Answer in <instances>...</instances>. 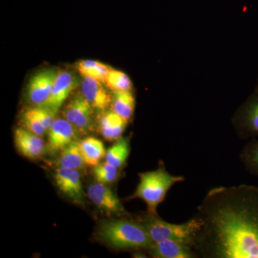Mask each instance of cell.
Instances as JSON below:
<instances>
[{
    "mask_svg": "<svg viewBox=\"0 0 258 258\" xmlns=\"http://www.w3.org/2000/svg\"><path fill=\"white\" fill-rule=\"evenodd\" d=\"M232 123L241 139L258 138V91H254L236 111Z\"/></svg>",
    "mask_w": 258,
    "mask_h": 258,
    "instance_id": "cell-5",
    "label": "cell"
},
{
    "mask_svg": "<svg viewBox=\"0 0 258 258\" xmlns=\"http://www.w3.org/2000/svg\"><path fill=\"white\" fill-rule=\"evenodd\" d=\"M255 91H258V83H257V86H256Z\"/></svg>",
    "mask_w": 258,
    "mask_h": 258,
    "instance_id": "cell-26",
    "label": "cell"
},
{
    "mask_svg": "<svg viewBox=\"0 0 258 258\" xmlns=\"http://www.w3.org/2000/svg\"><path fill=\"white\" fill-rule=\"evenodd\" d=\"M30 109L32 113L41 122L47 132L50 129L54 120H55V115L57 113L44 106H35Z\"/></svg>",
    "mask_w": 258,
    "mask_h": 258,
    "instance_id": "cell-25",
    "label": "cell"
},
{
    "mask_svg": "<svg viewBox=\"0 0 258 258\" xmlns=\"http://www.w3.org/2000/svg\"><path fill=\"white\" fill-rule=\"evenodd\" d=\"M192 218L196 257L258 258V187L212 188Z\"/></svg>",
    "mask_w": 258,
    "mask_h": 258,
    "instance_id": "cell-1",
    "label": "cell"
},
{
    "mask_svg": "<svg viewBox=\"0 0 258 258\" xmlns=\"http://www.w3.org/2000/svg\"><path fill=\"white\" fill-rule=\"evenodd\" d=\"M118 168L109 163H102L94 166L93 170V176L96 182L108 184L116 180L118 175Z\"/></svg>",
    "mask_w": 258,
    "mask_h": 258,
    "instance_id": "cell-23",
    "label": "cell"
},
{
    "mask_svg": "<svg viewBox=\"0 0 258 258\" xmlns=\"http://www.w3.org/2000/svg\"><path fill=\"white\" fill-rule=\"evenodd\" d=\"M57 164L59 167L76 170L82 169L86 166L80 149L79 141L73 142L60 152Z\"/></svg>",
    "mask_w": 258,
    "mask_h": 258,
    "instance_id": "cell-19",
    "label": "cell"
},
{
    "mask_svg": "<svg viewBox=\"0 0 258 258\" xmlns=\"http://www.w3.org/2000/svg\"><path fill=\"white\" fill-rule=\"evenodd\" d=\"M97 237L112 248L149 249L153 242L139 220L113 219L101 222L97 230Z\"/></svg>",
    "mask_w": 258,
    "mask_h": 258,
    "instance_id": "cell-2",
    "label": "cell"
},
{
    "mask_svg": "<svg viewBox=\"0 0 258 258\" xmlns=\"http://www.w3.org/2000/svg\"><path fill=\"white\" fill-rule=\"evenodd\" d=\"M78 85V80L71 73L59 72L52 86L50 96L42 106L57 113L61 106L66 101Z\"/></svg>",
    "mask_w": 258,
    "mask_h": 258,
    "instance_id": "cell-11",
    "label": "cell"
},
{
    "mask_svg": "<svg viewBox=\"0 0 258 258\" xmlns=\"http://www.w3.org/2000/svg\"><path fill=\"white\" fill-rule=\"evenodd\" d=\"M58 71L54 69H43L32 76L27 86V97L35 106H42L50 96Z\"/></svg>",
    "mask_w": 258,
    "mask_h": 258,
    "instance_id": "cell-7",
    "label": "cell"
},
{
    "mask_svg": "<svg viewBox=\"0 0 258 258\" xmlns=\"http://www.w3.org/2000/svg\"><path fill=\"white\" fill-rule=\"evenodd\" d=\"M139 220L147 230L153 243L171 239L183 241L191 246L196 230V223L192 217L184 223L173 224L164 221L158 215L148 213Z\"/></svg>",
    "mask_w": 258,
    "mask_h": 258,
    "instance_id": "cell-4",
    "label": "cell"
},
{
    "mask_svg": "<svg viewBox=\"0 0 258 258\" xmlns=\"http://www.w3.org/2000/svg\"><path fill=\"white\" fill-rule=\"evenodd\" d=\"M111 68L96 60H81L78 63V71L83 77L93 78L104 82Z\"/></svg>",
    "mask_w": 258,
    "mask_h": 258,
    "instance_id": "cell-21",
    "label": "cell"
},
{
    "mask_svg": "<svg viewBox=\"0 0 258 258\" xmlns=\"http://www.w3.org/2000/svg\"><path fill=\"white\" fill-rule=\"evenodd\" d=\"M111 106L113 111L128 122L133 117L136 106L132 91H113Z\"/></svg>",
    "mask_w": 258,
    "mask_h": 258,
    "instance_id": "cell-17",
    "label": "cell"
},
{
    "mask_svg": "<svg viewBox=\"0 0 258 258\" xmlns=\"http://www.w3.org/2000/svg\"><path fill=\"white\" fill-rule=\"evenodd\" d=\"M240 159L246 170L258 177V138L249 139L241 151Z\"/></svg>",
    "mask_w": 258,
    "mask_h": 258,
    "instance_id": "cell-20",
    "label": "cell"
},
{
    "mask_svg": "<svg viewBox=\"0 0 258 258\" xmlns=\"http://www.w3.org/2000/svg\"><path fill=\"white\" fill-rule=\"evenodd\" d=\"M55 184L61 192L77 205L85 203V193L79 170L58 167L55 170Z\"/></svg>",
    "mask_w": 258,
    "mask_h": 258,
    "instance_id": "cell-8",
    "label": "cell"
},
{
    "mask_svg": "<svg viewBox=\"0 0 258 258\" xmlns=\"http://www.w3.org/2000/svg\"><path fill=\"white\" fill-rule=\"evenodd\" d=\"M128 121L114 111H104L99 120V128L103 138L108 142L121 138Z\"/></svg>",
    "mask_w": 258,
    "mask_h": 258,
    "instance_id": "cell-15",
    "label": "cell"
},
{
    "mask_svg": "<svg viewBox=\"0 0 258 258\" xmlns=\"http://www.w3.org/2000/svg\"><path fill=\"white\" fill-rule=\"evenodd\" d=\"M47 133L46 151L50 154L62 152L70 144L77 141V131L64 118H56Z\"/></svg>",
    "mask_w": 258,
    "mask_h": 258,
    "instance_id": "cell-10",
    "label": "cell"
},
{
    "mask_svg": "<svg viewBox=\"0 0 258 258\" xmlns=\"http://www.w3.org/2000/svg\"><path fill=\"white\" fill-rule=\"evenodd\" d=\"M104 83L106 87L113 92L132 91L133 89V83L128 75L118 70H110Z\"/></svg>",
    "mask_w": 258,
    "mask_h": 258,
    "instance_id": "cell-22",
    "label": "cell"
},
{
    "mask_svg": "<svg viewBox=\"0 0 258 258\" xmlns=\"http://www.w3.org/2000/svg\"><path fill=\"white\" fill-rule=\"evenodd\" d=\"M88 198L102 211L108 215H123L125 209L116 194L106 184L93 183L88 188Z\"/></svg>",
    "mask_w": 258,
    "mask_h": 258,
    "instance_id": "cell-9",
    "label": "cell"
},
{
    "mask_svg": "<svg viewBox=\"0 0 258 258\" xmlns=\"http://www.w3.org/2000/svg\"><path fill=\"white\" fill-rule=\"evenodd\" d=\"M94 108L82 94L73 98L63 111V116L79 133H87L93 125Z\"/></svg>",
    "mask_w": 258,
    "mask_h": 258,
    "instance_id": "cell-6",
    "label": "cell"
},
{
    "mask_svg": "<svg viewBox=\"0 0 258 258\" xmlns=\"http://www.w3.org/2000/svg\"><path fill=\"white\" fill-rule=\"evenodd\" d=\"M149 251L150 255L155 258L196 257L189 244L171 239L154 242Z\"/></svg>",
    "mask_w": 258,
    "mask_h": 258,
    "instance_id": "cell-14",
    "label": "cell"
},
{
    "mask_svg": "<svg viewBox=\"0 0 258 258\" xmlns=\"http://www.w3.org/2000/svg\"><path fill=\"white\" fill-rule=\"evenodd\" d=\"M130 152V138L121 137L106 151L105 159L107 162L120 169L126 163Z\"/></svg>",
    "mask_w": 258,
    "mask_h": 258,
    "instance_id": "cell-18",
    "label": "cell"
},
{
    "mask_svg": "<svg viewBox=\"0 0 258 258\" xmlns=\"http://www.w3.org/2000/svg\"><path fill=\"white\" fill-rule=\"evenodd\" d=\"M14 142L20 154L28 159H37L46 151V145L41 137L23 127L15 131Z\"/></svg>",
    "mask_w": 258,
    "mask_h": 258,
    "instance_id": "cell-13",
    "label": "cell"
},
{
    "mask_svg": "<svg viewBox=\"0 0 258 258\" xmlns=\"http://www.w3.org/2000/svg\"><path fill=\"white\" fill-rule=\"evenodd\" d=\"M21 122L23 128L28 129L32 133L42 137L46 134L47 130L41 122L35 116L30 108L23 112L21 116Z\"/></svg>",
    "mask_w": 258,
    "mask_h": 258,
    "instance_id": "cell-24",
    "label": "cell"
},
{
    "mask_svg": "<svg viewBox=\"0 0 258 258\" xmlns=\"http://www.w3.org/2000/svg\"><path fill=\"white\" fill-rule=\"evenodd\" d=\"M80 149L86 165L96 166L106 157L104 144L100 139L87 137L79 141Z\"/></svg>",
    "mask_w": 258,
    "mask_h": 258,
    "instance_id": "cell-16",
    "label": "cell"
},
{
    "mask_svg": "<svg viewBox=\"0 0 258 258\" xmlns=\"http://www.w3.org/2000/svg\"><path fill=\"white\" fill-rule=\"evenodd\" d=\"M81 94L96 111L104 112L111 105L112 96L104 83L85 77L81 83Z\"/></svg>",
    "mask_w": 258,
    "mask_h": 258,
    "instance_id": "cell-12",
    "label": "cell"
},
{
    "mask_svg": "<svg viewBox=\"0 0 258 258\" xmlns=\"http://www.w3.org/2000/svg\"><path fill=\"white\" fill-rule=\"evenodd\" d=\"M139 176L137 189L128 200H143L147 204L148 213L152 215H158V206L165 200L169 190L174 184L184 181L182 176H174L168 172L163 164L156 170L141 173Z\"/></svg>",
    "mask_w": 258,
    "mask_h": 258,
    "instance_id": "cell-3",
    "label": "cell"
}]
</instances>
